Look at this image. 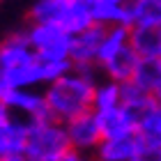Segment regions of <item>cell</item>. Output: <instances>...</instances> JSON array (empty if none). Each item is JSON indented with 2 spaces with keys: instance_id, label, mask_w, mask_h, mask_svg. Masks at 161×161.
I'll return each mask as SVG.
<instances>
[{
  "instance_id": "cell-1",
  "label": "cell",
  "mask_w": 161,
  "mask_h": 161,
  "mask_svg": "<svg viewBox=\"0 0 161 161\" xmlns=\"http://www.w3.org/2000/svg\"><path fill=\"white\" fill-rule=\"evenodd\" d=\"M101 80L97 67H74L69 74L44 87L51 118L67 124L69 120L92 111L94 90Z\"/></svg>"
},
{
  "instance_id": "cell-2",
  "label": "cell",
  "mask_w": 161,
  "mask_h": 161,
  "mask_svg": "<svg viewBox=\"0 0 161 161\" xmlns=\"http://www.w3.org/2000/svg\"><path fill=\"white\" fill-rule=\"evenodd\" d=\"M97 0H37L30 9L32 23L58 25L71 35L94 25Z\"/></svg>"
},
{
  "instance_id": "cell-3",
  "label": "cell",
  "mask_w": 161,
  "mask_h": 161,
  "mask_svg": "<svg viewBox=\"0 0 161 161\" xmlns=\"http://www.w3.org/2000/svg\"><path fill=\"white\" fill-rule=\"evenodd\" d=\"M71 150L67 129L58 120H39L28 122L25 131V147L23 154L32 161H60Z\"/></svg>"
},
{
  "instance_id": "cell-4",
  "label": "cell",
  "mask_w": 161,
  "mask_h": 161,
  "mask_svg": "<svg viewBox=\"0 0 161 161\" xmlns=\"http://www.w3.org/2000/svg\"><path fill=\"white\" fill-rule=\"evenodd\" d=\"M35 53L42 60H71V42L74 35L58 25L46 23H30L25 30Z\"/></svg>"
},
{
  "instance_id": "cell-5",
  "label": "cell",
  "mask_w": 161,
  "mask_h": 161,
  "mask_svg": "<svg viewBox=\"0 0 161 161\" xmlns=\"http://www.w3.org/2000/svg\"><path fill=\"white\" fill-rule=\"evenodd\" d=\"M3 104L9 111L21 118L23 122H39V120H51L48 104L44 97V90L37 87H25V90H9L5 94Z\"/></svg>"
},
{
  "instance_id": "cell-6",
  "label": "cell",
  "mask_w": 161,
  "mask_h": 161,
  "mask_svg": "<svg viewBox=\"0 0 161 161\" xmlns=\"http://www.w3.org/2000/svg\"><path fill=\"white\" fill-rule=\"evenodd\" d=\"M64 129H67V138H69L71 150L80 152V154H94L97 147L101 145V141H104L99 118L92 111L78 115L74 120H69L64 124Z\"/></svg>"
},
{
  "instance_id": "cell-7",
  "label": "cell",
  "mask_w": 161,
  "mask_h": 161,
  "mask_svg": "<svg viewBox=\"0 0 161 161\" xmlns=\"http://www.w3.org/2000/svg\"><path fill=\"white\" fill-rule=\"evenodd\" d=\"M145 157H150V152L138 134L104 138L94 152V161H138Z\"/></svg>"
},
{
  "instance_id": "cell-8",
  "label": "cell",
  "mask_w": 161,
  "mask_h": 161,
  "mask_svg": "<svg viewBox=\"0 0 161 161\" xmlns=\"http://www.w3.org/2000/svg\"><path fill=\"white\" fill-rule=\"evenodd\" d=\"M28 122L16 118L3 101H0V161L14 154H23Z\"/></svg>"
},
{
  "instance_id": "cell-9",
  "label": "cell",
  "mask_w": 161,
  "mask_h": 161,
  "mask_svg": "<svg viewBox=\"0 0 161 161\" xmlns=\"http://www.w3.org/2000/svg\"><path fill=\"white\" fill-rule=\"evenodd\" d=\"M104 35H106L104 25H90L85 30H80L78 35H74V42H71V62H74V67H97Z\"/></svg>"
},
{
  "instance_id": "cell-10",
  "label": "cell",
  "mask_w": 161,
  "mask_h": 161,
  "mask_svg": "<svg viewBox=\"0 0 161 161\" xmlns=\"http://www.w3.org/2000/svg\"><path fill=\"white\" fill-rule=\"evenodd\" d=\"M136 134L145 143L150 157L161 152V104L159 101H150L136 115Z\"/></svg>"
},
{
  "instance_id": "cell-11",
  "label": "cell",
  "mask_w": 161,
  "mask_h": 161,
  "mask_svg": "<svg viewBox=\"0 0 161 161\" xmlns=\"http://www.w3.org/2000/svg\"><path fill=\"white\" fill-rule=\"evenodd\" d=\"M97 118H99L104 138H118V136L136 134V113L129 111L127 106H118V108H113V111L99 113Z\"/></svg>"
},
{
  "instance_id": "cell-12",
  "label": "cell",
  "mask_w": 161,
  "mask_h": 161,
  "mask_svg": "<svg viewBox=\"0 0 161 161\" xmlns=\"http://www.w3.org/2000/svg\"><path fill=\"white\" fill-rule=\"evenodd\" d=\"M131 46L141 60H161V28H131Z\"/></svg>"
},
{
  "instance_id": "cell-13",
  "label": "cell",
  "mask_w": 161,
  "mask_h": 161,
  "mask_svg": "<svg viewBox=\"0 0 161 161\" xmlns=\"http://www.w3.org/2000/svg\"><path fill=\"white\" fill-rule=\"evenodd\" d=\"M129 25L131 28H161V0H131Z\"/></svg>"
},
{
  "instance_id": "cell-14",
  "label": "cell",
  "mask_w": 161,
  "mask_h": 161,
  "mask_svg": "<svg viewBox=\"0 0 161 161\" xmlns=\"http://www.w3.org/2000/svg\"><path fill=\"white\" fill-rule=\"evenodd\" d=\"M122 106V83L101 78L94 90V101H92V113H106L113 108Z\"/></svg>"
},
{
  "instance_id": "cell-15",
  "label": "cell",
  "mask_w": 161,
  "mask_h": 161,
  "mask_svg": "<svg viewBox=\"0 0 161 161\" xmlns=\"http://www.w3.org/2000/svg\"><path fill=\"white\" fill-rule=\"evenodd\" d=\"M150 101H154V99H152L143 87H138L136 83H131V80L129 83H122V106H127L129 111H134L138 115Z\"/></svg>"
},
{
  "instance_id": "cell-16",
  "label": "cell",
  "mask_w": 161,
  "mask_h": 161,
  "mask_svg": "<svg viewBox=\"0 0 161 161\" xmlns=\"http://www.w3.org/2000/svg\"><path fill=\"white\" fill-rule=\"evenodd\" d=\"M60 161H94L90 154H80V152H74V150H69L67 154H64Z\"/></svg>"
},
{
  "instance_id": "cell-17",
  "label": "cell",
  "mask_w": 161,
  "mask_h": 161,
  "mask_svg": "<svg viewBox=\"0 0 161 161\" xmlns=\"http://www.w3.org/2000/svg\"><path fill=\"white\" fill-rule=\"evenodd\" d=\"M152 99H154V101H159V104H161V69H159L157 83H154V87H152Z\"/></svg>"
},
{
  "instance_id": "cell-18",
  "label": "cell",
  "mask_w": 161,
  "mask_h": 161,
  "mask_svg": "<svg viewBox=\"0 0 161 161\" xmlns=\"http://www.w3.org/2000/svg\"><path fill=\"white\" fill-rule=\"evenodd\" d=\"M9 92V87H7V83H5V78H3V74H0V101L5 99V94Z\"/></svg>"
},
{
  "instance_id": "cell-19",
  "label": "cell",
  "mask_w": 161,
  "mask_h": 161,
  "mask_svg": "<svg viewBox=\"0 0 161 161\" xmlns=\"http://www.w3.org/2000/svg\"><path fill=\"white\" fill-rule=\"evenodd\" d=\"M5 161H32V159H28L25 154H14V157H7Z\"/></svg>"
},
{
  "instance_id": "cell-20",
  "label": "cell",
  "mask_w": 161,
  "mask_h": 161,
  "mask_svg": "<svg viewBox=\"0 0 161 161\" xmlns=\"http://www.w3.org/2000/svg\"><path fill=\"white\" fill-rule=\"evenodd\" d=\"M111 3H118V5H129L131 0H111Z\"/></svg>"
},
{
  "instance_id": "cell-21",
  "label": "cell",
  "mask_w": 161,
  "mask_h": 161,
  "mask_svg": "<svg viewBox=\"0 0 161 161\" xmlns=\"http://www.w3.org/2000/svg\"><path fill=\"white\" fill-rule=\"evenodd\" d=\"M150 159H152V161H161V152H157V154H152Z\"/></svg>"
}]
</instances>
